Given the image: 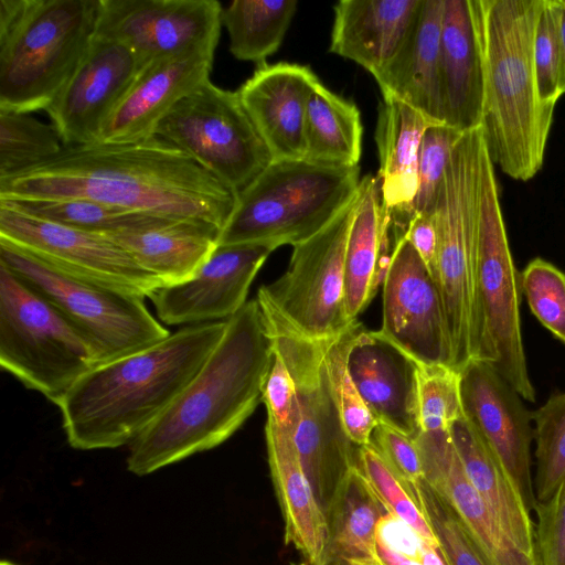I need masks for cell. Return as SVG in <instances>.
<instances>
[{
	"label": "cell",
	"mask_w": 565,
	"mask_h": 565,
	"mask_svg": "<svg viewBox=\"0 0 565 565\" xmlns=\"http://www.w3.org/2000/svg\"><path fill=\"white\" fill-rule=\"evenodd\" d=\"M89 199L167 220L204 221L222 231L236 194L190 156L154 136L64 147L0 178V200Z\"/></svg>",
	"instance_id": "obj_1"
},
{
	"label": "cell",
	"mask_w": 565,
	"mask_h": 565,
	"mask_svg": "<svg viewBox=\"0 0 565 565\" xmlns=\"http://www.w3.org/2000/svg\"><path fill=\"white\" fill-rule=\"evenodd\" d=\"M273 340L255 299L226 320L217 345L172 404L130 445L127 469L146 476L228 439L263 401Z\"/></svg>",
	"instance_id": "obj_2"
},
{
	"label": "cell",
	"mask_w": 565,
	"mask_h": 565,
	"mask_svg": "<svg viewBox=\"0 0 565 565\" xmlns=\"http://www.w3.org/2000/svg\"><path fill=\"white\" fill-rule=\"evenodd\" d=\"M225 328L226 320L186 326L89 370L57 404L68 444L78 450L129 446L182 392Z\"/></svg>",
	"instance_id": "obj_3"
},
{
	"label": "cell",
	"mask_w": 565,
	"mask_h": 565,
	"mask_svg": "<svg viewBox=\"0 0 565 565\" xmlns=\"http://www.w3.org/2000/svg\"><path fill=\"white\" fill-rule=\"evenodd\" d=\"M543 0H475L482 56L481 131L488 154L509 178L542 169L554 117L541 102L534 39Z\"/></svg>",
	"instance_id": "obj_4"
},
{
	"label": "cell",
	"mask_w": 565,
	"mask_h": 565,
	"mask_svg": "<svg viewBox=\"0 0 565 565\" xmlns=\"http://www.w3.org/2000/svg\"><path fill=\"white\" fill-rule=\"evenodd\" d=\"M99 0H0V110H46L96 31Z\"/></svg>",
	"instance_id": "obj_5"
},
{
	"label": "cell",
	"mask_w": 565,
	"mask_h": 565,
	"mask_svg": "<svg viewBox=\"0 0 565 565\" xmlns=\"http://www.w3.org/2000/svg\"><path fill=\"white\" fill-rule=\"evenodd\" d=\"M359 167L306 159L273 161L236 195L218 245H298L323 230L356 196Z\"/></svg>",
	"instance_id": "obj_6"
},
{
	"label": "cell",
	"mask_w": 565,
	"mask_h": 565,
	"mask_svg": "<svg viewBox=\"0 0 565 565\" xmlns=\"http://www.w3.org/2000/svg\"><path fill=\"white\" fill-rule=\"evenodd\" d=\"M521 284L510 249L499 189L486 145L480 160L475 268V359L489 363L535 402L521 332Z\"/></svg>",
	"instance_id": "obj_7"
},
{
	"label": "cell",
	"mask_w": 565,
	"mask_h": 565,
	"mask_svg": "<svg viewBox=\"0 0 565 565\" xmlns=\"http://www.w3.org/2000/svg\"><path fill=\"white\" fill-rule=\"evenodd\" d=\"M481 128L462 134L452 149L433 214L437 233L436 280L449 330L451 367L475 359V268Z\"/></svg>",
	"instance_id": "obj_8"
},
{
	"label": "cell",
	"mask_w": 565,
	"mask_h": 565,
	"mask_svg": "<svg viewBox=\"0 0 565 565\" xmlns=\"http://www.w3.org/2000/svg\"><path fill=\"white\" fill-rule=\"evenodd\" d=\"M257 302L274 352L282 359L296 385L298 414L291 435L302 469L326 513L343 479L358 466V446L345 433L328 379L324 354L331 339L306 338L268 305Z\"/></svg>",
	"instance_id": "obj_9"
},
{
	"label": "cell",
	"mask_w": 565,
	"mask_h": 565,
	"mask_svg": "<svg viewBox=\"0 0 565 565\" xmlns=\"http://www.w3.org/2000/svg\"><path fill=\"white\" fill-rule=\"evenodd\" d=\"M98 365L87 340L46 299L0 265V366L55 405Z\"/></svg>",
	"instance_id": "obj_10"
},
{
	"label": "cell",
	"mask_w": 565,
	"mask_h": 565,
	"mask_svg": "<svg viewBox=\"0 0 565 565\" xmlns=\"http://www.w3.org/2000/svg\"><path fill=\"white\" fill-rule=\"evenodd\" d=\"M0 265L53 305L93 348L98 365L170 335L145 298L65 275L0 238Z\"/></svg>",
	"instance_id": "obj_11"
},
{
	"label": "cell",
	"mask_w": 565,
	"mask_h": 565,
	"mask_svg": "<svg viewBox=\"0 0 565 565\" xmlns=\"http://www.w3.org/2000/svg\"><path fill=\"white\" fill-rule=\"evenodd\" d=\"M154 135L190 156L236 195L274 161L237 90L211 81L180 100Z\"/></svg>",
	"instance_id": "obj_12"
},
{
	"label": "cell",
	"mask_w": 565,
	"mask_h": 565,
	"mask_svg": "<svg viewBox=\"0 0 565 565\" xmlns=\"http://www.w3.org/2000/svg\"><path fill=\"white\" fill-rule=\"evenodd\" d=\"M355 205L356 196L323 230L292 246L287 270L258 289L256 299L306 338L332 339L355 322L347 315L344 282L345 248Z\"/></svg>",
	"instance_id": "obj_13"
},
{
	"label": "cell",
	"mask_w": 565,
	"mask_h": 565,
	"mask_svg": "<svg viewBox=\"0 0 565 565\" xmlns=\"http://www.w3.org/2000/svg\"><path fill=\"white\" fill-rule=\"evenodd\" d=\"M0 238L71 277L150 297L166 284L109 236L36 218L0 205Z\"/></svg>",
	"instance_id": "obj_14"
},
{
	"label": "cell",
	"mask_w": 565,
	"mask_h": 565,
	"mask_svg": "<svg viewBox=\"0 0 565 565\" xmlns=\"http://www.w3.org/2000/svg\"><path fill=\"white\" fill-rule=\"evenodd\" d=\"M382 284L379 331L417 363L451 367V341L438 285L404 235L395 238Z\"/></svg>",
	"instance_id": "obj_15"
},
{
	"label": "cell",
	"mask_w": 565,
	"mask_h": 565,
	"mask_svg": "<svg viewBox=\"0 0 565 565\" xmlns=\"http://www.w3.org/2000/svg\"><path fill=\"white\" fill-rule=\"evenodd\" d=\"M223 8L216 0H99L95 35L130 49L145 67L203 45H217Z\"/></svg>",
	"instance_id": "obj_16"
},
{
	"label": "cell",
	"mask_w": 565,
	"mask_h": 565,
	"mask_svg": "<svg viewBox=\"0 0 565 565\" xmlns=\"http://www.w3.org/2000/svg\"><path fill=\"white\" fill-rule=\"evenodd\" d=\"M460 392L463 417L502 467L526 509L534 511L533 413L520 394L481 360H470L460 371Z\"/></svg>",
	"instance_id": "obj_17"
},
{
	"label": "cell",
	"mask_w": 565,
	"mask_h": 565,
	"mask_svg": "<svg viewBox=\"0 0 565 565\" xmlns=\"http://www.w3.org/2000/svg\"><path fill=\"white\" fill-rule=\"evenodd\" d=\"M142 68L126 45L94 35L72 77L45 110L64 147L98 142L107 117Z\"/></svg>",
	"instance_id": "obj_18"
},
{
	"label": "cell",
	"mask_w": 565,
	"mask_h": 565,
	"mask_svg": "<svg viewBox=\"0 0 565 565\" xmlns=\"http://www.w3.org/2000/svg\"><path fill=\"white\" fill-rule=\"evenodd\" d=\"M274 250L256 243L217 245L192 278L151 294L159 320L191 326L230 319L247 302L255 276Z\"/></svg>",
	"instance_id": "obj_19"
},
{
	"label": "cell",
	"mask_w": 565,
	"mask_h": 565,
	"mask_svg": "<svg viewBox=\"0 0 565 565\" xmlns=\"http://www.w3.org/2000/svg\"><path fill=\"white\" fill-rule=\"evenodd\" d=\"M217 45H203L147 64L107 117L98 142L154 136L159 122L207 81Z\"/></svg>",
	"instance_id": "obj_20"
},
{
	"label": "cell",
	"mask_w": 565,
	"mask_h": 565,
	"mask_svg": "<svg viewBox=\"0 0 565 565\" xmlns=\"http://www.w3.org/2000/svg\"><path fill=\"white\" fill-rule=\"evenodd\" d=\"M425 480L461 521L488 565H540L505 532L493 511L468 480L448 431L423 433L415 438Z\"/></svg>",
	"instance_id": "obj_21"
},
{
	"label": "cell",
	"mask_w": 565,
	"mask_h": 565,
	"mask_svg": "<svg viewBox=\"0 0 565 565\" xmlns=\"http://www.w3.org/2000/svg\"><path fill=\"white\" fill-rule=\"evenodd\" d=\"M320 83L309 66L265 63L237 90L274 161L305 158L308 103Z\"/></svg>",
	"instance_id": "obj_22"
},
{
	"label": "cell",
	"mask_w": 565,
	"mask_h": 565,
	"mask_svg": "<svg viewBox=\"0 0 565 565\" xmlns=\"http://www.w3.org/2000/svg\"><path fill=\"white\" fill-rule=\"evenodd\" d=\"M418 363L380 331L363 328L348 355V371L377 423L415 439L420 434Z\"/></svg>",
	"instance_id": "obj_23"
},
{
	"label": "cell",
	"mask_w": 565,
	"mask_h": 565,
	"mask_svg": "<svg viewBox=\"0 0 565 565\" xmlns=\"http://www.w3.org/2000/svg\"><path fill=\"white\" fill-rule=\"evenodd\" d=\"M440 82L445 124L461 134L479 128L483 71L475 0H444Z\"/></svg>",
	"instance_id": "obj_24"
},
{
	"label": "cell",
	"mask_w": 565,
	"mask_h": 565,
	"mask_svg": "<svg viewBox=\"0 0 565 565\" xmlns=\"http://www.w3.org/2000/svg\"><path fill=\"white\" fill-rule=\"evenodd\" d=\"M433 122L411 106L383 97L377 109L375 142L379 152L381 209L395 238L404 235L414 216L420 140Z\"/></svg>",
	"instance_id": "obj_25"
},
{
	"label": "cell",
	"mask_w": 565,
	"mask_h": 565,
	"mask_svg": "<svg viewBox=\"0 0 565 565\" xmlns=\"http://www.w3.org/2000/svg\"><path fill=\"white\" fill-rule=\"evenodd\" d=\"M422 1H339L334 6L330 51L376 76L407 40Z\"/></svg>",
	"instance_id": "obj_26"
},
{
	"label": "cell",
	"mask_w": 565,
	"mask_h": 565,
	"mask_svg": "<svg viewBox=\"0 0 565 565\" xmlns=\"http://www.w3.org/2000/svg\"><path fill=\"white\" fill-rule=\"evenodd\" d=\"M444 0H423L395 57L374 76L382 96L399 100L433 124H445L440 82Z\"/></svg>",
	"instance_id": "obj_27"
},
{
	"label": "cell",
	"mask_w": 565,
	"mask_h": 565,
	"mask_svg": "<svg viewBox=\"0 0 565 565\" xmlns=\"http://www.w3.org/2000/svg\"><path fill=\"white\" fill-rule=\"evenodd\" d=\"M267 458L285 524V543L306 565L316 564L327 541V516L302 469L291 430L266 422Z\"/></svg>",
	"instance_id": "obj_28"
},
{
	"label": "cell",
	"mask_w": 565,
	"mask_h": 565,
	"mask_svg": "<svg viewBox=\"0 0 565 565\" xmlns=\"http://www.w3.org/2000/svg\"><path fill=\"white\" fill-rule=\"evenodd\" d=\"M386 512L362 471L353 467L326 511L327 541L313 565H386L376 545V527Z\"/></svg>",
	"instance_id": "obj_29"
},
{
	"label": "cell",
	"mask_w": 565,
	"mask_h": 565,
	"mask_svg": "<svg viewBox=\"0 0 565 565\" xmlns=\"http://www.w3.org/2000/svg\"><path fill=\"white\" fill-rule=\"evenodd\" d=\"M390 222L382 214L377 177L361 179L344 258L345 308L351 321L369 306L390 257Z\"/></svg>",
	"instance_id": "obj_30"
},
{
	"label": "cell",
	"mask_w": 565,
	"mask_h": 565,
	"mask_svg": "<svg viewBox=\"0 0 565 565\" xmlns=\"http://www.w3.org/2000/svg\"><path fill=\"white\" fill-rule=\"evenodd\" d=\"M220 233L218 226L204 221L179 220L106 236L167 286L192 278L218 245Z\"/></svg>",
	"instance_id": "obj_31"
},
{
	"label": "cell",
	"mask_w": 565,
	"mask_h": 565,
	"mask_svg": "<svg viewBox=\"0 0 565 565\" xmlns=\"http://www.w3.org/2000/svg\"><path fill=\"white\" fill-rule=\"evenodd\" d=\"M450 436L466 476L493 511L513 542L537 557L535 527L511 480L465 417L450 427Z\"/></svg>",
	"instance_id": "obj_32"
},
{
	"label": "cell",
	"mask_w": 565,
	"mask_h": 565,
	"mask_svg": "<svg viewBox=\"0 0 565 565\" xmlns=\"http://www.w3.org/2000/svg\"><path fill=\"white\" fill-rule=\"evenodd\" d=\"M362 132L356 105L320 83L308 103L303 159L333 167H359Z\"/></svg>",
	"instance_id": "obj_33"
},
{
	"label": "cell",
	"mask_w": 565,
	"mask_h": 565,
	"mask_svg": "<svg viewBox=\"0 0 565 565\" xmlns=\"http://www.w3.org/2000/svg\"><path fill=\"white\" fill-rule=\"evenodd\" d=\"M297 0H235L222 12L230 51L241 61L265 64L281 45L297 11Z\"/></svg>",
	"instance_id": "obj_34"
},
{
	"label": "cell",
	"mask_w": 565,
	"mask_h": 565,
	"mask_svg": "<svg viewBox=\"0 0 565 565\" xmlns=\"http://www.w3.org/2000/svg\"><path fill=\"white\" fill-rule=\"evenodd\" d=\"M0 205L36 218L102 235L145 231L173 222L89 199L0 200Z\"/></svg>",
	"instance_id": "obj_35"
},
{
	"label": "cell",
	"mask_w": 565,
	"mask_h": 565,
	"mask_svg": "<svg viewBox=\"0 0 565 565\" xmlns=\"http://www.w3.org/2000/svg\"><path fill=\"white\" fill-rule=\"evenodd\" d=\"M63 148L53 124L29 114L0 110V178L46 161Z\"/></svg>",
	"instance_id": "obj_36"
},
{
	"label": "cell",
	"mask_w": 565,
	"mask_h": 565,
	"mask_svg": "<svg viewBox=\"0 0 565 565\" xmlns=\"http://www.w3.org/2000/svg\"><path fill=\"white\" fill-rule=\"evenodd\" d=\"M361 329L362 326L355 321L348 330L328 342L324 354L328 379L345 433L355 446L370 444L377 424L348 371L349 351Z\"/></svg>",
	"instance_id": "obj_37"
},
{
	"label": "cell",
	"mask_w": 565,
	"mask_h": 565,
	"mask_svg": "<svg viewBox=\"0 0 565 565\" xmlns=\"http://www.w3.org/2000/svg\"><path fill=\"white\" fill-rule=\"evenodd\" d=\"M537 502L552 497L565 479V392L552 395L533 413Z\"/></svg>",
	"instance_id": "obj_38"
},
{
	"label": "cell",
	"mask_w": 565,
	"mask_h": 565,
	"mask_svg": "<svg viewBox=\"0 0 565 565\" xmlns=\"http://www.w3.org/2000/svg\"><path fill=\"white\" fill-rule=\"evenodd\" d=\"M358 467L386 511L431 544L439 545L407 483L371 445L358 446Z\"/></svg>",
	"instance_id": "obj_39"
},
{
	"label": "cell",
	"mask_w": 565,
	"mask_h": 565,
	"mask_svg": "<svg viewBox=\"0 0 565 565\" xmlns=\"http://www.w3.org/2000/svg\"><path fill=\"white\" fill-rule=\"evenodd\" d=\"M417 402L423 433L448 431L463 417L460 372L444 364H419Z\"/></svg>",
	"instance_id": "obj_40"
},
{
	"label": "cell",
	"mask_w": 565,
	"mask_h": 565,
	"mask_svg": "<svg viewBox=\"0 0 565 565\" xmlns=\"http://www.w3.org/2000/svg\"><path fill=\"white\" fill-rule=\"evenodd\" d=\"M409 489L448 565H488L454 510L425 478Z\"/></svg>",
	"instance_id": "obj_41"
},
{
	"label": "cell",
	"mask_w": 565,
	"mask_h": 565,
	"mask_svg": "<svg viewBox=\"0 0 565 565\" xmlns=\"http://www.w3.org/2000/svg\"><path fill=\"white\" fill-rule=\"evenodd\" d=\"M534 67L541 102L556 107L565 94V55L557 0H543L535 30Z\"/></svg>",
	"instance_id": "obj_42"
},
{
	"label": "cell",
	"mask_w": 565,
	"mask_h": 565,
	"mask_svg": "<svg viewBox=\"0 0 565 565\" xmlns=\"http://www.w3.org/2000/svg\"><path fill=\"white\" fill-rule=\"evenodd\" d=\"M520 284L532 313L565 344V273L536 257L520 274Z\"/></svg>",
	"instance_id": "obj_43"
},
{
	"label": "cell",
	"mask_w": 565,
	"mask_h": 565,
	"mask_svg": "<svg viewBox=\"0 0 565 565\" xmlns=\"http://www.w3.org/2000/svg\"><path fill=\"white\" fill-rule=\"evenodd\" d=\"M461 136L446 124H430L425 129L418 150L415 214H434L446 168Z\"/></svg>",
	"instance_id": "obj_44"
},
{
	"label": "cell",
	"mask_w": 565,
	"mask_h": 565,
	"mask_svg": "<svg viewBox=\"0 0 565 565\" xmlns=\"http://www.w3.org/2000/svg\"><path fill=\"white\" fill-rule=\"evenodd\" d=\"M534 512L540 565H565V479L550 499L537 502Z\"/></svg>",
	"instance_id": "obj_45"
},
{
	"label": "cell",
	"mask_w": 565,
	"mask_h": 565,
	"mask_svg": "<svg viewBox=\"0 0 565 565\" xmlns=\"http://www.w3.org/2000/svg\"><path fill=\"white\" fill-rule=\"evenodd\" d=\"M370 444L408 487L424 478L423 460L415 439L386 424L377 423Z\"/></svg>",
	"instance_id": "obj_46"
},
{
	"label": "cell",
	"mask_w": 565,
	"mask_h": 565,
	"mask_svg": "<svg viewBox=\"0 0 565 565\" xmlns=\"http://www.w3.org/2000/svg\"><path fill=\"white\" fill-rule=\"evenodd\" d=\"M262 402L265 404L268 422L292 431L298 414L296 385L285 362L276 352Z\"/></svg>",
	"instance_id": "obj_47"
},
{
	"label": "cell",
	"mask_w": 565,
	"mask_h": 565,
	"mask_svg": "<svg viewBox=\"0 0 565 565\" xmlns=\"http://www.w3.org/2000/svg\"><path fill=\"white\" fill-rule=\"evenodd\" d=\"M404 236L413 245L434 277L437 259V233L433 215L414 214Z\"/></svg>",
	"instance_id": "obj_48"
},
{
	"label": "cell",
	"mask_w": 565,
	"mask_h": 565,
	"mask_svg": "<svg viewBox=\"0 0 565 565\" xmlns=\"http://www.w3.org/2000/svg\"><path fill=\"white\" fill-rule=\"evenodd\" d=\"M559 7L561 35L565 55V0H557Z\"/></svg>",
	"instance_id": "obj_49"
},
{
	"label": "cell",
	"mask_w": 565,
	"mask_h": 565,
	"mask_svg": "<svg viewBox=\"0 0 565 565\" xmlns=\"http://www.w3.org/2000/svg\"><path fill=\"white\" fill-rule=\"evenodd\" d=\"M0 565H17V564H14V563H12V562H10V561H2V562L0 563Z\"/></svg>",
	"instance_id": "obj_50"
}]
</instances>
